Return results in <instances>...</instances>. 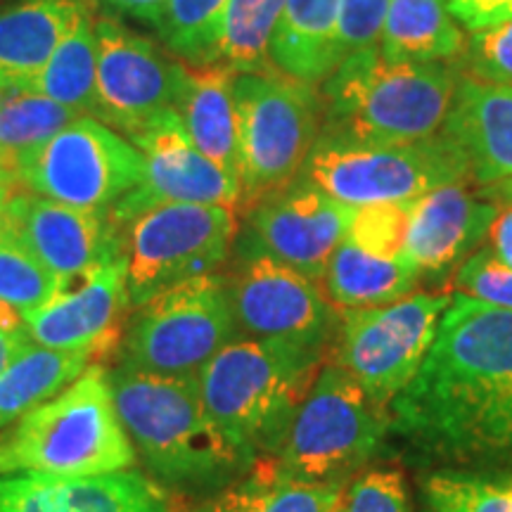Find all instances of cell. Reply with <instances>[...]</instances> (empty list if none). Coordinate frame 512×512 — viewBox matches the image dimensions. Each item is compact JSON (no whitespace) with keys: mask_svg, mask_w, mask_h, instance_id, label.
I'll use <instances>...</instances> for the list:
<instances>
[{"mask_svg":"<svg viewBox=\"0 0 512 512\" xmlns=\"http://www.w3.org/2000/svg\"><path fill=\"white\" fill-rule=\"evenodd\" d=\"M17 188V185H15ZM15 188H8V185H0V230H3V211H5V204H8V197L10 192Z\"/></svg>","mask_w":512,"mask_h":512,"instance_id":"obj_47","label":"cell"},{"mask_svg":"<svg viewBox=\"0 0 512 512\" xmlns=\"http://www.w3.org/2000/svg\"><path fill=\"white\" fill-rule=\"evenodd\" d=\"M0 330L10 332V335L27 337V320H24V313L15 309V306L0 302Z\"/></svg>","mask_w":512,"mask_h":512,"instance_id":"obj_43","label":"cell"},{"mask_svg":"<svg viewBox=\"0 0 512 512\" xmlns=\"http://www.w3.org/2000/svg\"><path fill=\"white\" fill-rule=\"evenodd\" d=\"M349 482L294 477L273 458L249 465L247 477L211 498L200 512H339Z\"/></svg>","mask_w":512,"mask_h":512,"instance_id":"obj_25","label":"cell"},{"mask_svg":"<svg viewBox=\"0 0 512 512\" xmlns=\"http://www.w3.org/2000/svg\"><path fill=\"white\" fill-rule=\"evenodd\" d=\"M136 463L100 363L0 430V477H95Z\"/></svg>","mask_w":512,"mask_h":512,"instance_id":"obj_4","label":"cell"},{"mask_svg":"<svg viewBox=\"0 0 512 512\" xmlns=\"http://www.w3.org/2000/svg\"><path fill=\"white\" fill-rule=\"evenodd\" d=\"M425 512H512V470L441 467L422 482Z\"/></svg>","mask_w":512,"mask_h":512,"instance_id":"obj_32","label":"cell"},{"mask_svg":"<svg viewBox=\"0 0 512 512\" xmlns=\"http://www.w3.org/2000/svg\"><path fill=\"white\" fill-rule=\"evenodd\" d=\"M408 204H377L354 211L347 238L384 259H403L408 233Z\"/></svg>","mask_w":512,"mask_h":512,"instance_id":"obj_35","label":"cell"},{"mask_svg":"<svg viewBox=\"0 0 512 512\" xmlns=\"http://www.w3.org/2000/svg\"><path fill=\"white\" fill-rule=\"evenodd\" d=\"M465 46L463 31L441 0H389L377 46L384 60L448 64Z\"/></svg>","mask_w":512,"mask_h":512,"instance_id":"obj_27","label":"cell"},{"mask_svg":"<svg viewBox=\"0 0 512 512\" xmlns=\"http://www.w3.org/2000/svg\"><path fill=\"white\" fill-rule=\"evenodd\" d=\"M460 60L467 79L512 83V19L486 31H475Z\"/></svg>","mask_w":512,"mask_h":512,"instance_id":"obj_37","label":"cell"},{"mask_svg":"<svg viewBox=\"0 0 512 512\" xmlns=\"http://www.w3.org/2000/svg\"><path fill=\"white\" fill-rule=\"evenodd\" d=\"M240 204L249 209L302 174L325 126L318 88L273 72L235 76Z\"/></svg>","mask_w":512,"mask_h":512,"instance_id":"obj_8","label":"cell"},{"mask_svg":"<svg viewBox=\"0 0 512 512\" xmlns=\"http://www.w3.org/2000/svg\"><path fill=\"white\" fill-rule=\"evenodd\" d=\"M354 211L299 176L249 207L242 249L271 256L320 283L330 256L347 238Z\"/></svg>","mask_w":512,"mask_h":512,"instance_id":"obj_15","label":"cell"},{"mask_svg":"<svg viewBox=\"0 0 512 512\" xmlns=\"http://www.w3.org/2000/svg\"><path fill=\"white\" fill-rule=\"evenodd\" d=\"M98 50H95V22L83 12L60 46L50 55L46 67L27 83L31 91L46 95L64 107L98 119Z\"/></svg>","mask_w":512,"mask_h":512,"instance_id":"obj_29","label":"cell"},{"mask_svg":"<svg viewBox=\"0 0 512 512\" xmlns=\"http://www.w3.org/2000/svg\"><path fill=\"white\" fill-rule=\"evenodd\" d=\"M228 0H169L159 36L188 67L219 64V38Z\"/></svg>","mask_w":512,"mask_h":512,"instance_id":"obj_33","label":"cell"},{"mask_svg":"<svg viewBox=\"0 0 512 512\" xmlns=\"http://www.w3.org/2000/svg\"><path fill=\"white\" fill-rule=\"evenodd\" d=\"M131 302L126 290V259L114 256L105 264L57 280L46 304L24 313L27 337L48 349L88 351L107 356L124 335Z\"/></svg>","mask_w":512,"mask_h":512,"instance_id":"obj_16","label":"cell"},{"mask_svg":"<svg viewBox=\"0 0 512 512\" xmlns=\"http://www.w3.org/2000/svg\"><path fill=\"white\" fill-rule=\"evenodd\" d=\"M339 512H413L406 479L392 467H373L347 486Z\"/></svg>","mask_w":512,"mask_h":512,"instance_id":"obj_36","label":"cell"},{"mask_svg":"<svg viewBox=\"0 0 512 512\" xmlns=\"http://www.w3.org/2000/svg\"><path fill=\"white\" fill-rule=\"evenodd\" d=\"M498 204L479 200L465 183L441 185L408 204L403 261L422 278L453 271L489 235Z\"/></svg>","mask_w":512,"mask_h":512,"instance_id":"obj_19","label":"cell"},{"mask_svg":"<svg viewBox=\"0 0 512 512\" xmlns=\"http://www.w3.org/2000/svg\"><path fill=\"white\" fill-rule=\"evenodd\" d=\"M0 185H8V188H15L17 185L15 174H12V171L3 162H0Z\"/></svg>","mask_w":512,"mask_h":512,"instance_id":"obj_46","label":"cell"},{"mask_svg":"<svg viewBox=\"0 0 512 512\" xmlns=\"http://www.w3.org/2000/svg\"><path fill=\"white\" fill-rule=\"evenodd\" d=\"M79 117V110L64 107L27 86L0 88V162L17 178V159L46 143Z\"/></svg>","mask_w":512,"mask_h":512,"instance_id":"obj_30","label":"cell"},{"mask_svg":"<svg viewBox=\"0 0 512 512\" xmlns=\"http://www.w3.org/2000/svg\"><path fill=\"white\" fill-rule=\"evenodd\" d=\"M339 0H285L273 41V69L306 86H323L342 64Z\"/></svg>","mask_w":512,"mask_h":512,"instance_id":"obj_23","label":"cell"},{"mask_svg":"<svg viewBox=\"0 0 512 512\" xmlns=\"http://www.w3.org/2000/svg\"><path fill=\"white\" fill-rule=\"evenodd\" d=\"M389 0H339V55L342 62L361 50L380 46Z\"/></svg>","mask_w":512,"mask_h":512,"instance_id":"obj_39","label":"cell"},{"mask_svg":"<svg viewBox=\"0 0 512 512\" xmlns=\"http://www.w3.org/2000/svg\"><path fill=\"white\" fill-rule=\"evenodd\" d=\"M320 283L335 309H370L413 294L420 275L403 259L368 254L344 238L330 256Z\"/></svg>","mask_w":512,"mask_h":512,"instance_id":"obj_26","label":"cell"},{"mask_svg":"<svg viewBox=\"0 0 512 512\" xmlns=\"http://www.w3.org/2000/svg\"><path fill=\"white\" fill-rule=\"evenodd\" d=\"M299 176L351 209L406 204L441 185L472 181L470 162L444 131L396 145L323 131Z\"/></svg>","mask_w":512,"mask_h":512,"instance_id":"obj_6","label":"cell"},{"mask_svg":"<svg viewBox=\"0 0 512 512\" xmlns=\"http://www.w3.org/2000/svg\"><path fill=\"white\" fill-rule=\"evenodd\" d=\"M86 10L83 0H22L0 10V88L34 81Z\"/></svg>","mask_w":512,"mask_h":512,"instance_id":"obj_22","label":"cell"},{"mask_svg":"<svg viewBox=\"0 0 512 512\" xmlns=\"http://www.w3.org/2000/svg\"><path fill=\"white\" fill-rule=\"evenodd\" d=\"M285 0H228L219 62L238 74L273 72L271 41Z\"/></svg>","mask_w":512,"mask_h":512,"instance_id":"obj_31","label":"cell"},{"mask_svg":"<svg viewBox=\"0 0 512 512\" xmlns=\"http://www.w3.org/2000/svg\"><path fill=\"white\" fill-rule=\"evenodd\" d=\"M98 358L88 351L48 349L29 342L0 373V430L67 389Z\"/></svg>","mask_w":512,"mask_h":512,"instance_id":"obj_28","label":"cell"},{"mask_svg":"<svg viewBox=\"0 0 512 512\" xmlns=\"http://www.w3.org/2000/svg\"><path fill=\"white\" fill-rule=\"evenodd\" d=\"M230 306L242 337L271 339L328 354L339 325L316 280L261 252L240 249L226 275Z\"/></svg>","mask_w":512,"mask_h":512,"instance_id":"obj_13","label":"cell"},{"mask_svg":"<svg viewBox=\"0 0 512 512\" xmlns=\"http://www.w3.org/2000/svg\"><path fill=\"white\" fill-rule=\"evenodd\" d=\"M0 512H181L138 467L95 477H0Z\"/></svg>","mask_w":512,"mask_h":512,"instance_id":"obj_20","label":"cell"},{"mask_svg":"<svg viewBox=\"0 0 512 512\" xmlns=\"http://www.w3.org/2000/svg\"><path fill=\"white\" fill-rule=\"evenodd\" d=\"M117 228L131 309L185 280L216 273L240 230L235 207L183 202L155 204Z\"/></svg>","mask_w":512,"mask_h":512,"instance_id":"obj_9","label":"cell"},{"mask_svg":"<svg viewBox=\"0 0 512 512\" xmlns=\"http://www.w3.org/2000/svg\"><path fill=\"white\" fill-rule=\"evenodd\" d=\"M95 50L100 121L131 140L164 114L178 112L188 81V67L181 60L114 17L95 19Z\"/></svg>","mask_w":512,"mask_h":512,"instance_id":"obj_14","label":"cell"},{"mask_svg":"<svg viewBox=\"0 0 512 512\" xmlns=\"http://www.w3.org/2000/svg\"><path fill=\"white\" fill-rule=\"evenodd\" d=\"M238 335L226 275H200L133 309L119 342V366L195 377Z\"/></svg>","mask_w":512,"mask_h":512,"instance_id":"obj_10","label":"cell"},{"mask_svg":"<svg viewBox=\"0 0 512 512\" xmlns=\"http://www.w3.org/2000/svg\"><path fill=\"white\" fill-rule=\"evenodd\" d=\"M441 131L463 150L472 181L496 185L512 178V83L458 76L451 112Z\"/></svg>","mask_w":512,"mask_h":512,"instance_id":"obj_21","label":"cell"},{"mask_svg":"<svg viewBox=\"0 0 512 512\" xmlns=\"http://www.w3.org/2000/svg\"><path fill=\"white\" fill-rule=\"evenodd\" d=\"M83 3H86V0H83ZM93 3L110 12L107 17L126 15L157 29L169 0H93Z\"/></svg>","mask_w":512,"mask_h":512,"instance_id":"obj_41","label":"cell"},{"mask_svg":"<svg viewBox=\"0 0 512 512\" xmlns=\"http://www.w3.org/2000/svg\"><path fill=\"white\" fill-rule=\"evenodd\" d=\"M57 280L17 242L0 235V302L29 313L46 304Z\"/></svg>","mask_w":512,"mask_h":512,"instance_id":"obj_34","label":"cell"},{"mask_svg":"<svg viewBox=\"0 0 512 512\" xmlns=\"http://www.w3.org/2000/svg\"><path fill=\"white\" fill-rule=\"evenodd\" d=\"M145 157L95 117H79L17 159V185L69 207L110 214L143 178Z\"/></svg>","mask_w":512,"mask_h":512,"instance_id":"obj_12","label":"cell"},{"mask_svg":"<svg viewBox=\"0 0 512 512\" xmlns=\"http://www.w3.org/2000/svg\"><path fill=\"white\" fill-rule=\"evenodd\" d=\"M27 342H29V337L10 335V332L0 330V373L8 368V363L12 361V358H15L17 351L22 349Z\"/></svg>","mask_w":512,"mask_h":512,"instance_id":"obj_44","label":"cell"},{"mask_svg":"<svg viewBox=\"0 0 512 512\" xmlns=\"http://www.w3.org/2000/svg\"><path fill=\"white\" fill-rule=\"evenodd\" d=\"M0 235L27 249L55 280L124 254L110 214L69 207L19 185L5 204Z\"/></svg>","mask_w":512,"mask_h":512,"instance_id":"obj_18","label":"cell"},{"mask_svg":"<svg viewBox=\"0 0 512 512\" xmlns=\"http://www.w3.org/2000/svg\"><path fill=\"white\" fill-rule=\"evenodd\" d=\"M235 76L238 72L221 62L209 67H188L178 117L204 157L240 178Z\"/></svg>","mask_w":512,"mask_h":512,"instance_id":"obj_24","label":"cell"},{"mask_svg":"<svg viewBox=\"0 0 512 512\" xmlns=\"http://www.w3.org/2000/svg\"><path fill=\"white\" fill-rule=\"evenodd\" d=\"M482 195L489 197L491 202L498 200V202L512 207V178H505V181L496 183V185H486V188L482 190Z\"/></svg>","mask_w":512,"mask_h":512,"instance_id":"obj_45","label":"cell"},{"mask_svg":"<svg viewBox=\"0 0 512 512\" xmlns=\"http://www.w3.org/2000/svg\"><path fill=\"white\" fill-rule=\"evenodd\" d=\"M389 430L392 413L349 373L325 361L273 460L311 482H351V475L375 458Z\"/></svg>","mask_w":512,"mask_h":512,"instance_id":"obj_7","label":"cell"},{"mask_svg":"<svg viewBox=\"0 0 512 512\" xmlns=\"http://www.w3.org/2000/svg\"><path fill=\"white\" fill-rule=\"evenodd\" d=\"M491 252L512 268V207L498 211L494 226L489 230Z\"/></svg>","mask_w":512,"mask_h":512,"instance_id":"obj_42","label":"cell"},{"mask_svg":"<svg viewBox=\"0 0 512 512\" xmlns=\"http://www.w3.org/2000/svg\"><path fill=\"white\" fill-rule=\"evenodd\" d=\"M456 287L465 297L512 311V268L491 247L472 252L456 271Z\"/></svg>","mask_w":512,"mask_h":512,"instance_id":"obj_38","label":"cell"},{"mask_svg":"<svg viewBox=\"0 0 512 512\" xmlns=\"http://www.w3.org/2000/svg\"><path fill=\"white\" fill-rule=\"evenodd\" d=\"M131 143L143 152V178L117 207L110 211L114 226H121L140 211L164 202L219 204L238 207L240 178L204 157L185 131L178 112L164 114Z\"/></svg>","mask_w":512,"mask_h":512,"instance_id":"obj_17","label":"cell"},{"mask_svg":"<svg viewBox=\"0 0 512 512\" xmlns=\"http://www.w3.org/2000/svg\"><path fill=\"white\" fill-rule=\"evenodd\" d=\"M456 86L448 64L392 62L380 48L361 50L320 86L323 131L363 143H418L444 128Z\"/></svg>","mask_w":512,"mask_h":512,"instance_id":"obj_5","label":"cell"},{"mask_svg":"<svg viewBox=\"0 0 512 512\" xmlns=\"http://www.w3.org/2000/svg\"><path fill=\"white\" fill-rule=\"evenodd\" d=\"M448 304L451 294L413 292L384 306L342 309L328 361L389 411L430 354Z\"/></svg>","mask_w":512,"mask_h":512,"instance_id":"obj_11","label":"cell"},{"mask_svg":"<svg viewBox=\"0 0 512 512\" xmlns=\"http://www.w3.org/2000/svg\"><path fill=\"white\" fill-rule=\"evenodd\" d=\"M328 354L238 335L197 373L209 418L249 467L273 458Z\"/></svg>","mask_w":512,"mask_h":512,"instance_id":"obj_2","label":"cell"},{"mask_svg":"<svg viewBox=\"0 0 512 512\" xmlns=\"http://www.w3.org/2000/svg\"><path fill=\"white\" fill-rule=\"evenodd\" d=\"M112 399L136 456L152 477L171 486L219 484L245 460L204 408L195 377L107 370Z\"/></svg>","mask_w":512,"mask_h":512,"instance_id":"obj_3","label":"cell"},{"mask_svg":"<svg viewBox=\"0 0 512 512\" xmlns=\"http://www.w3.org/2000/svg\"><path fill=\"white\" fill-rule=\"evenodd\" d=\"M392 432L446 467L512 470V311L456 292Z\"/></svg>","mask_w":512,"mask_h":512,"instance_id":"obj_1","label":"cell"},{"mask_svg":"<svg viewBox=\"0 0 512 512\" xmlns=\"http://www.w3.org/2000/svg\"><path fill=\"white\" fill-rule=\"evenodd\" d=\"M441 3L472 34L512 19V0H441Z\"/></svg>","mask_w":512,"mask_h":512,"instance_id":"obj_40","label":"cell"}]
</instances>
